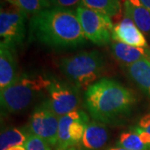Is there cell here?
I'll use <instances>...</instances> for the list:
<instances>
[{"mask_svg":"<svg viewBox=\"0 0 150 150\" xmlns=\"http://www.w3.org/2000/svg\"><path fill=\"white\" fill-rule=\"evenodd\" d=\"M29 39L54 48H73L87 42L76 10L52 7L30 17Z\"/></svg>","mask_w":150,"mask_h":150,"instance_id":"obj_1","label":"cell"},{"mask_svg":"<svg viewBox=\"0 0 150 150\" xmlns=\"http://www.w3.org/2000/svg\"><path fill=\"white\" fill-rule=\"evenodd\" d=\"M136 102L132 90L110 79H101L85 92L84 105L95 121L117 123L129 115Z\"/></svg>","mask_w":150,"mask_h":150,"instance_id":"obj_2","label":"cell"},{"mask_svg":"<svg viewBox=\"0 0 150 150\" xmlns=\"http://www.w3.org/2000/svg\"><path fill=\"white\" fill-rule=\"evenodd\" d=\"M52 79L44 75L23 74L0 92L1 107L7 112L25 110L38 97L46 93Z\"/></svg>","mask_w":150,"mask_h":150,"instance_id":"obj_3","label":"cell"},{"mask_svg":"<svg viewBox=\"0 0 150 150\" xmlns=\"http://www.w3.org/2000/svg\"><path fill=\"white\" fill-rule=\"evenodd\" d=\"M104 65L103 54L92 50L62 59L59 69L71 84L78 88H88L101 76Z\"/></svg>","mask_w":150,"mask_h":150,"instance_id":"obj_4","label":"cell"},{"mask_svg":"<svg viewBox=\"0 0 150 150\" xmlns=\"http://www.w3.org/2000/svg\"><path fill=\"white\" fill-rule=\"evenodd\" d=\"M76 13L88 40L97 45L110 43L114 26L110 17L83 6H79Z\"/></svg>","mask_w":150,"mask_h":150,"instance_id":"obj_5","label":"cell"},{"mask_svg":"<svg viewBox=\"0 0 150 150\" xmlns=\"http://www.w3.org/2000/svg\"><path fill=\"white\" fill-rule=\"evenodd\" d=\"M89 122L88 115L79 108L59 117L56 150H67L80 144Z\"/></svg>","mask_w":150,"mask_h":150,"instance_id":"obj_6","label":"cell"},{"mask_svg":"<svg viewBox=\"0 0 150 150\" xmlns=\"http://www.w3.org/2000/svg\"><path fill=\"white\" fill-rule=\"evenodd\" d=\"M28 15L13 5L1 8L0 11V36L1 43L17 49L22 45L26 35Z\"/></svg>","mask_w":150,"mask_h":150,"instance_id":"obj_7","label":"cell"},{"mask_svg":"<svg viewBox=\"0 0 150 150\" xmlns=\"http://www.w3.org/2000/svg\"><path fill=\"white\" fill-rule=\"evenodd\" d=\"M48 106L59 117L79 109L80 94L79 88L71 83L52 79L46 90Z\"/></svg>","mask_w":150,"mask_h":150,"instance_id":"obj_8","label":"cell"},{"mask_svg":"<svg viewBox=\"0 0 150 150\" xmlns=\"http://www.w3.org/2000/svg\"><path fill=\"white\" fill-rule=\"evenodd\" d=\"M59 117L44 99L33 110L29 119L31 134L41 138L49 145L55 146L58 140Z\"/></svg>","mask_w":150,"mask_h":150,"instance_id":"obj_9","label":"cell"},{"mask_svg":"<svg viewBox=\"0 0 150 150\" xmlns=\"http://www.w3.org/2000/svg\"><path fill=\"white\" fill-rule=\"evenodd\" d=\"M112 39L115 42L134 47L149 48L144 33L136 26L131 18L126 16H124L121 21L114 24L112 31Z\"/></svg>","mask_w":150,"mask_h":150,"instance_id":"obj_10","label":"cell"},{"mask_svg":"<svg viewBox=\"0 0 150 150\" xmlns=\"http://www.w3.org/2000/svg\"><path fill=\"white\" fill-rule=\"evenodd\" d=\"M18 77L16 48L0 43V91L13 83Z\"/></svg>","mask_w":150,"mask_h":150,"instance_id":"obj_11","label":"cell"},{"mask_svg":"<svg viewBox=\"0 0 150 150\" xmlns=\"http://www.w3.org/2000/svg\"><path fill=\"white\" fill-rule=\"evenodd\" d=\"M108 139V133L105 124L93 121L88 123L80 144L85 150H98L105 146Z\"/></svg>","mask_w":150,"mask_h":150,"instance_id":"obj_12","label":"cell"},{"mask_svg":"<svg viewBox=\"0 0 150 150\" xmlns=\"http://www.w3.org/2000/svg\"><path fill=\"white\" fill-rule=\"evenodd\" d=\"M124 15L131 18L144 34L150 36V12L139 0H124Z\"/></svg>","mask_w":150,"mask_h":150,"instance_id":"obj_13","label":"cell"},{"mask_svg":"<svg viewBox=\"0 0 150 150\" xmlns=\"http://www.w3.org/2000/svg\"><path fill=\"white\" fill-rule=\"evenodd\" d=\"M111 50L115 59L127 67L141 59L148 58L149 48L134 47L114 41L111 44Z\"/></svg>","mask_w":150,"mask_h":150,"instance_id":"obj_14","label":"cell"},{"mask_svg":"<svg viewBox=\"0 0 150 150\" xmlns=\"http://www.w3.org/2000/svg\"><path fill=\"white\" fill-rule=\"evenodd\" d=\"M129 77L146 94L150 96V62L145 58L127 66Z\"/></svg>","mask_w":150,"mask_h":150,"instance_id":"obj_15","label":"cell"},{"mask_svg":"<svg viewBox=\"0 0 150 150\" xmlns=\"http://www.w3.org/2000/svg\"><path fill=\"white\" fill-rule=\"evenodd\" d=\"M30 134V130L25 128H8L4 130L0 135V150L24 146Z\"/></svg>","mask_w":150,"mask_h":150,"instance_id":"obj_16","label":"cell"},{"mask_svg":"<svg viewBox=\"0 0 150 150\" xmlns=\"http://www.w3.org/2000/svg\"><path fill=\"white\" fill-rule=\"evenodd\" d=\"M80 6L106 14L110 18L118 16L122 11L120 0H81Z\"/></svg>","mask_w":150,"mask_h":150,"instance_id":"obj_17","label":"cell"},{"mask_svg":"<svg viewBox=\"0 0 150 150\" xmlns=\"http://www.w3.org/2000/svg\"><path fill=\"white\" fill-rule=\"evenodd\" d=\"M23 11L28 16H33L41 11L52 8L49 0H4Z\"/></svg>","mask_w":150,"mask_h":150,"instance_id":"obj_18","label":"cell"},{"mask_svg":"<svg viewBox=\"0 0 150 150\" xmlns=\"http://www.w3.org/2000/svg\"><path fill=\"white\" fill-rule=\"evenodd\" d=\"M117 147L129 150H150L133 128L120 134L117 142Z\"/></svg>","mask_w":150,"mask_h":150,"instance_id":"obj_19","label":"cell"},{"mask_svg":"<svg viewBox=\"0 0 150 150\" xmlns=\"http://www.w3.org/2000/svg\"><path fill=\"white\" fill-rule=\"evenodd\" d=\"M26 150H52L46 141L34 134H30L25 143Z\"/></svg>","mask_w":150,"mask_h":150,"instance_id":"obj_20","label":"cell"},{"mask_svg":"<svg viewBox=\"0 0 150 150\" xmlns=\"http://www.w3.org/2000/svg\"><path fill=\"white\" fill-rule=\"evenodd\" d=\"M52 7L59 8L72 9L74 7L80 6L81 0H49Z\"/></svg>","mask_w":150,"mask_h":150,"instance_id":"obj_21","label":"cell"},{"mask_svg":"<svg viewBox=\"0 0 150 150\" xmlns=\"http://www.w3.org/2000/svg\"><path fill=\"white\" fill-rule=\"evenodd\" d=\"M139 126L144 129L145 131H147L150 134V113H148L141 118Z\"/></svg>","mask_w":150,"mask_h":150,"instance_id":"obj_22","label":"cell"},{"mask_svg":"<svg viewBox=\"0 0 150 150\" xmlns=\"http://www.w3.org/2000/svg\"><path fill=\"white\" fill-rule=\"evenodd\" d=\"M145 8L150 12V0H139Z\"/></svg>","mask_w":150,"mask_h":150,"instance_id":"obj_23","label":"cell"},{"mask_svg":"<svg viewBox=\"0 0 150 150\" xmlns=\"http://www.w3.org/2000/svg\"><path fill=\"white\" fill-rule=\"evenodd\" d=\"M6 150H26V148L25 146H17V147H13Z\"/></svg>","mask_w":150,"mask_h":150,"instance_id":"obj_24","label":"cell"},{"mask_svg":"<svg viewBox=\"0 0 150 150\" xmlns=\"http://www.w3.org/2000/svg\"><path fill=\"white\" fill-rule=\"evenodd\" d=\"M107 150H129L126 149H123V148H119V147H114V148H110Z\"/></svg>","mask_w":150,"mask_h":150,"instance_id":"obj_25","label":"cell"},{"mask_svg":"<svg viewBox=\"0 0 150 150\" xmlns=\"http://www.w3.org/2000/svg\"><path fill=\"white\" fill-rule=\"evenodd\" d=\"M67 150H83V149H77V148H75V147H73V148H70L69 149Z\"/></svg>","mask_w":150,"mask_h":150,"instance_id":"obj_26","label":"cell"},{"mask_svg":"<svg viewBox=\"0 0 150 150\" xmlns=\"http://www.w3.org/2000/svg\"><path fill=\"white\" fill-rule=\"evenodd\" d=\"M148 59H149V60L150 62V48L149 50V56H148Z\"/></svg>","mask_w":150,"mask_h":150,"instance_id":"obj_27","label":"cell"}]
</instances>
